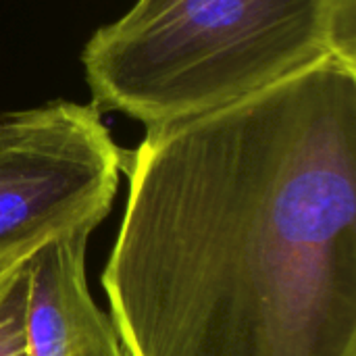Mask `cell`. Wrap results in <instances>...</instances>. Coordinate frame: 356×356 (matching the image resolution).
I'll return each mask as SVG.
<instances>
[{"label":"cell","instance_id":"cell-1","mask_svg":"<svg viewBox=\"0 0 356 356\" xmlns=\"http://www.w3.org/2000/svg\"><path fill=\"white\" fill-rule=\"evenodd\" d=\"M123 171V355L356 356V63L148 127Z\"/></svg>","mask_w":356,"mask_h":356},{"label":"cell","instance_id":"cell-2","mask_svg":"<svg viewBox=\"0 0 356 356\" xmlns=\"http://www.w3.org/2000/svg\"><path fill=\"white\" fill-rule=\"evenodd\" d=\"M325 56L356 63V0H136L79 60L92 104L148 129Z\"/></svg>","mask_w":356,"mask_h":356},{"label":"cell","instance_id":"cell-3","mask_svg":"<svg viewBox=\"0 0 356 356\" xmlns=\"http://www.w3.org/2000/svg\"><path fill=\"white\" fill-rule=\"evenodd\" d=\"M123 159L92 102L0 115V269L56 236L94 232L113 209Z\"/></svg>","mask_w":356,"mask_h":356},{"label":"cell","instance_id":"cell-4","mask_svg":"<svg viewBox=\"0 0 356 356\" xmlns=\"http://www.w3.org/2000/svg\"><path fill=\"white\" fill-rule=\"evenodd\" d=\"M90 236L92 229L69 232L33 252L27 356H125L111 317L88 288Z\"/></svg>","mask_w":356,"mask_h":356},{"label":"cell","instance_id":"cell-5","mask_svg":"<svg viewBox=\"0 0 356 356\" xmlns=\"http://www.w3.org/2000/svg\"><path fill=\"white\" fill-rule=\"evenodd\" d=\"M31 257H23L0 269V356H27Z\"/></svg>","mask_w":356,"mask_h":356}]
</instances>
